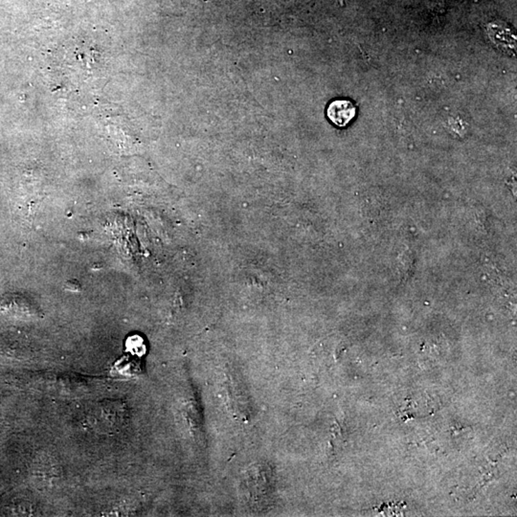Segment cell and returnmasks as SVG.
<instances>
[{
    "instance_id": "6da1fadb",
    "label": "cell",
    "mask_w": 517,
    "mask_h": 517,
    "mask_svg": "<svg viewBox=\"0 0 517 517\" xmlns=\"http://www.w3.org/2000/svg\"><path fill=\"white\" fill-rule=\"evenodd\" d=\"M355 106L351 101L336 100L330 104L326 110L329 119L338 127H346L355 118Z\"/></svg>"
}]
</instances>
